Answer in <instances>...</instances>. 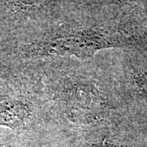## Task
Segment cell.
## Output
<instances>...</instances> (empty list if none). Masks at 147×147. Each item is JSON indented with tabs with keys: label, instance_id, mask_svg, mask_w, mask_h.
<instances>
[{
	"label": "cell",
	"instance_id": "cell-1",
	"mask_svg": "<svg viewBox=\"0 0 147 147\" xmlns=\"http://www.w3.org/2000/svg\"><path fill=\"white\" fill-rule=\"evenodd\" d=\"M53 96L59 110L74 124H97L103 123L110 115L108 96L103 87L89 77H62L53 86Z\"/></svg>",
	"mask_w": 147,
	"mask_h": 147
},
{
	"label": "cell",
	"instance_id": "cell-2",
	"mask_svg": "<svg viewBox=\"0 0 147 147\" xmlns=\"http://www.w3.org/2000/svg\"><path fill=\"white\" fill-rule=\"evenodd\" d=\"M136 84L141 97L147 102V72L137 74Z\"/></svg>",
	"mask_w": 147,
	"mask_h": 147
},
{
	"label": "cell",
	"instance_id": "cell-3",
	"mask_svg": "<svg viewBox=\"0 0 147 147\" xmlns=\"http://www.w3.org/2000/svg\"><path fill=\"white\" fill-rule=\"evenodd\" d=\"M84 147H122L121 146H119L115 143L107 141V140H102L99 142H93L91 144H88L87 146Z\"/></svg>",
	"mask_w": 147,
	"mask_h": 147
},
{
	"label": "cell",
	"instance_id": "cell-4",
	"mask_svg": "<svg viewBox=\"0 0 147 147\" xmlns=\"http://www.w3.org/2000/svg\"><path fill=\"white\" fill-rule=\"evenodd\" d=\"M0 147H3V146H0Z\"/></svg>",
	"mask_w": 147,
	"mask_h": 147
}]
</instances>
